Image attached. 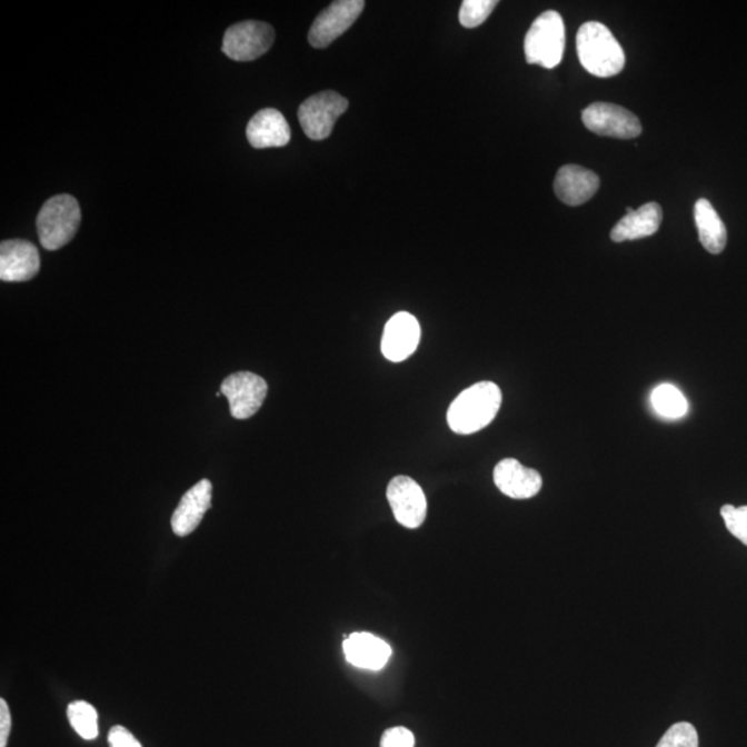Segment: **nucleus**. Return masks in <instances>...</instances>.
<instances>
[{
  "mask_svg": "<svg viewBox=\"0 0 747 747\" xmlns=\"http://www.w3.org/2000/svg\"><path fill=\"white\" fill-rule=\"evenodd\" d=\"M501 401V389L495 382L475 384L452 401L447 411V424L458 435L482 431L494 422Z\"/></svg>",
  "mask_w": 747,
  "mask_h": 747,
  "instance_id": "1",
  "label": "nucleus"
},
{
  "mask_svg": "<svg viewBox=\"0 0 747 747\" xmlns=\"http://www.w3.org/2000/svg\"><path fill=\"white\" fill-rule=\"evenodd\" d=\"M656 747H699V735L693 724L677 723L667 729Z\"/></svg>",
  "mask_w": 747,
  "mask_h": 747,
  "instance_id": "23",
  "label": "nucleus"
},
{
  "mask_svg": "<svg viewBox=\"0 0 747 747\" xmlns=\"http://www.w3.org/2000/svg\"><path fill=\"white\" fill-rule=\"evenodd\" d=\"M565 24L558 11L548 10L531 24L525 38V56L529 64L556 68L564 58Z\"/></svg>",
  "mask_w": 747,
  "mask_h": 747,
  "instance_id": "4",
  "label": "nucleus"
},
{
  "mask_svg": "<svg viewBox=\"0 0 747 747\" xmlns=\"http://www.w3.org/2000/svg\"><path fill=\"white\" fill-rule=\"evenodd\" d=\"M421 328L415 316L400 311L390 317L385 326L381 350L385 358L395 363L409 359L420 345Z\"/></svg>",
  "mask_w": 747,
  "mask_h": 747,
  "instance_id": "11",
  "label": "nucleus"
},
{
  "mask_svg": "<svg viewBox=\"0 0 747 747\" xmlns=\"http://www.w3.org/2000/svg\"><path fill=\"white\" fill-rule=\"evenodd\" d=\"M695 222L698 226L699 240L706 251L721 253L728 239L726 225L706 198H700L695 203Z\"/></svg>",
  "mask_w": 747,
  "mask_h": 747,
  "instance_id": "19",
  "label": "nucleus"
},
{
  "mask_svg": "<svg viewBox=\"0 0 747 747\" xmlns=\"http://www.w3.org/2000/svg\"><path fill=\"white\" fill-rule=\"evenodd\" d=\"M348 107L349 101L343 96L326 90L303 101L298 110L299 123L309 139L325 140Z\"/></svg>",
  "mask_w": 747,
  "mask_h": 747,
  "instance_id": "5",
  "label": "nucleus"
},
{
  "mask_svg": "<svg viewBox=\"0 0 747 747\" xmlns=\"http://www.w3.org/2000/svg\"><path fill=\"white\" fill-rule=\"evenodd\" d=\"M582 122L591 132L607 138L634 139L641 135L643 127L636 114L610 103H594L582 111Z\"/></svg>",
  "mask_w": 747,
  "mask_h": 747,
  "instance_id": "10",
  "label": "nucleus"
},
{
  "mask_svg": "<svg viewBox=\"0 0 747 747\" xmlns=\"http://www.w3.org/2000/svg\"><path fill=\"white\" fill-rule=\"evenodd\" d=\"M363 0H338L322 10L311 26L308 41L316 49H325L347 32L365 10Z\"/></svg>",
  "mask_w": 747,
  "mask_h": 747,
  "instance_id": "8",
  "label": "nucleus"
},
{
  "mask_svg": "<svg viewBox=\"0 0 747 747\" xmlns=\"http://www.w3.org/2000/svg\"><path fill=\"white\" fill-rule=\"evenodd\" d=\"M497 489L514 500H528L539 495L542 478L536 469L526 468L515 458H506L497 464L494 472Z\"/></svg>",
  "mask_w": 747,
  "mask_h": 747,
  "instance_id": "13",
  "label": "nucleus"
},
{
  "mask_svg": "<svg viewBox=\"0 0 747 747\" xmlns=\"http://www.w3.org/2000/svg\"><path fill=\"white\" fill-rule=\"evenodd\" d=\"M415 734L405 727L389 728L384 733L381 747H415Z\"/></svg>",
  "mask_w": 747,
  "mask_h": 747,
  "instance_id": "25",
  "label": "nucleus"
},
{
  "mask_svg": "<svg viewBox=\"0 0 747 747\" xmlns=\"http://www.w3.org/2000/svg\"><path fill=\"white\" fill-rule=\"evenodd\" d=\"M664 211L659 203L648 202L637 211L627 208V215L610 231V239L615 242L634 241L654 236L659 230Z\"/></svg>",
  "mask_w": 747,
  "mask_h": 747,
  "instance_id": "18",
  "label": "nucleus"
},
{
  "mask_svg": "<svg viewBox=\"0 0 747 747\" xmlns=\"http://www.w3.org/2000/svg\"><path fill=\"white\" fill-rule=\"evenodd\" d=\"M109 746L110 747H141L138 739L133 737V734L129 729L116 726L110 729L109 733Z\"/></svg>",
  "mask_w": 747,
  "mask_h": 747,
  "instance_id": "26",
  "label": "nucleus"
},
{
  "mask_svg": "<svg viewBox=\"0 0 747 747\" xmlns=\"http://www.w3.org/2000/svg\"><path fill=\"white\" fill-rule=\"evenodd\" d=\"M598 189L597 173L579 166L560 168L554 182V190L559 200L570 207H579L591 200Z\"/></svg>",
  "mask_w": 747,
  "mask_h": 747,
  "instance_id": "16",
  "label": "nucleus"
},
{
  "mask_svg": "<svg viewBox=\"0 0 747 747\" xmlns=\"http://www.w3.org/2000/svg\"><path fill=\"white\" fill-rule=\"evenodd\" d=\"M67 715L71 727L76 729L79 737L87 740L98 738V711L92 705L84 700L72 701L68 706Z\"/></svg>",
  "mask_w": 747,
  "mask_h": 747,
  "instance_id": "21",
  "label": "nucleus"
},
{
  "mask_svg": "<svg viewBox=\"0 0 747 747\" xmlns=\"http://www.w3.org/2000/svg\"><path fill=\"white\" fill-rule=\"evenodd\" d=\"M343 653L350 665L377 671L387 666L392 648L370 633H355L345 639Z\"/></svg>",
  "mask_w": 747,
  "mask_h": 747,
  "instance_id": "17",
  "label": "nucleus"
},
{
  "mask_svg": "<svg viewBox=\"0 0 747 747\" xmlns=\"http://www.w3.org/2000/svg\"><path fill=\"white\" fill-rule=\"evenodd\" d=\"M721 517L729 534L747 546V506L734 507L727 504L721 508Z\"/></svg>",
  "mask_w": 747,
  "mask_h": 747,
  "instance_id": "24",
  "label": "nucleus"
},
{
  "mask_svg": "<svg viewBox=\"0 0 747 747\" xmlns=\"http://www.w3.org/2000/svg\"><path fill=\"white\" fill-rule=\"evenodd\" d=\"M576 47L581 66L592 76L615 77L625 68L626 56L618 39L601 22L582 24L577 32Z\"/></svg>",
  "mask_w": 747,
  "mask_h": 747,
  "instance_id": "2",
  "label": "nucleus"
},
{
  "mask_svg": "<svg viewBox=\"0 0 747 747\" xmlns=\"http://www.w3.org/2000/svg\"><path fill=\"white\" fill-rule=\"evenodd\" d=\"M211 504L212 484L208 479H202L187 491L178 508L175 509L171 519L173 534L179 537L191 535L201 524Z\"/></svg>",
  "mask_w": 747,
  "mask_h": 747,
  "instance_id": "14",
  "label": "nucleus"
},
{
  "mask_svg": "<svg viewBox=\"0 0 747 747\" xmlns=\"http://www.w3.org/2000/svg\"><path fill=\"white\" fill-rule=\"evenodd\" d=\"M650 401H653L654 410L669 420H678L687 416L689 409L688 400L681 390L670 384H661L655 388Z\"/></svg>",
  "mask_w": 747,
  "mask_h": 747,
  "instance_id": "20",
  "label": "nucleus"
},
{
  "mask_svg": "<svg viewBox=\"0 0 747 747\" xmlns=\"http://www.w3.org/2000/svg\"><path fill=\"white\" fill-rule=\"evenodd\" d=\"M11 729V715L9 705L4 699H0V747L8 746V739Z\"/></svg>",
  "mask_w": 747,
  "mask_h": 747,
  "instance_id": "27",
  "label": "nucleus"
},
{
  "mask_svg": "<svg viewBox=\"0 0 747 747\" xmlns=\"http://www.w3.org/2000/svg\"><path fill=\"white\" fill-rule=\"evenodd\" d=\"M387 497L395 519L407 529H417L427 518L428 502L421 486L409 477L390 480Z\"/></svg>",
  "mask_w": 747,
  "mask_h": 747,
  "instance_id": "9",
  "label": "nucleus"
},
{
  "mask_svg": "<svg viewBox=\"0 0 747 747\" xmlns=\"http://www.w3.org/2000/svg\"><path fill=\"white\" fill-rule=\"evenodd\" d=\"M497 4L496 0H464L460 9L461 26L477 28L484 24Z\"/></svg>",
  "mask_w": 747,
  "mask_h": 747,
  "instance_id": "22",
  "label": "nucleus"
},
{
  "mask_svg": "<svg viewBox=\"0 0 747 747\" xmlns=\"http://www.w3.org/2000/svg\"><path fill=\"white\" fill-rule=\"evenodd\" d=\"M220 394L229 400L231 417L248 420L262 407L268 395V384L257 374L235 372L220 385Z\"/></svg>",
  "mask_w": 747,
  "mask_h": 747,
  "instance_id": "7",
  "label": "nucleus"
},
{
  "mask_svg": "<svg viewBox=\"0 0 747 747\" xmlns=\"http://www.w3.org/2000/svg\"><path fill=\"white\" fill-rule=\"evenodd\" d=\"M275 30L268 22L242 21L225 32L222 52L235 61H253L268 53Z\"/></svg>",
  "mask_w": 747,
  "mask_h": 747,
  "instance_id": "6",
  "label": "nucleus"
},
{
  "mask_svg": "<svg viewBox=\"0 0 747 747\" xmlns=\"http://www.w3.org/2000/svg\"><path fill=\"white\" fill-rule=\"evenodd\" d=\"M82 213L77 198L59 195L43 203L37 218L39 241L48 251H58L76 237Z\"/></svg>",
  "mask_w": 747,
  "mask_h": 747,
  "instance_id": "3",
  "label": "nucleus"
},
{
  "mask_svg": "<svg viewBox=\"0 0 747 747\" xmlns=\"http://www.w3.org/2000/svg\"><path fill=\"white\" fill-rule=\"evenodd\" d=\"M247 139L249 145L259 150L285 147L290 143L291 128L279 110L265 109L248 122Z\"/></svg>",
  "mask_w": 747,
  "mask_h": 747,
  "instance_id": "15",
  "label": "nucleus"
},
{
  "mask_svg": "<svg viewBox=\"0 0 747 747\" xmlns=\"http://www.w3.org/2000/svg\"><path fill=\"white\" fill-rule=\"evenodd\" d=\"M41 269L38 248L30 241L8 240L0 245V280L22 282L33 279Z\"/></svg>",
  "mask_w": 747,
  "mask_h": 747,
  "instance_id": "12",
  "label": "nucleus"
}]
</instances>
